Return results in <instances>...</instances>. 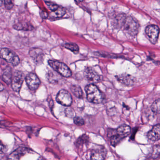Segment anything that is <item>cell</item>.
Listing matches in <instances>:
<instances>
[{
  "instance_id": "1",
  "label": "cell",
  "mask_w": 160,
  "mask_h": 160,
  "mask_svg": "<svg viewBox=\"0 0 160 160\" xmlns=\"http://www.w3.org/2000/svg\"><path fill=\"white\" fill-rule=\"evenodd\" d=\"M87 98L89 102L93 103H100L103 100V95L100 90L94 84H89L85 87Z\"/></svg>"
},
{
  "instance_id": "2",
  "label": "cell",
  "mask_w": 160,
  "mask_h": 160,
  "mask_svg": "<svg viewBox=\"0 0 160 160\" xmlns=\"http://www.w3.org/2000/svg\"><path fill=\"white\" fill-rule=\"evenodd\" d=\"M122 27L125 33L131 36H134L139 32V23L132 17H126Z\"/></svg>"
},
{
  "instance_id": "3",
  "label": "cell",
  "mask_w": 160,
  "mask_h": 160,
  "mask_svg": "<svg viewBox=\"0 0 160 160\" xmlns=\"http://www.w3.org/2000/svg\"><path fill=\"white\" fill-rule=\"evenodd\" d=\"M48 64L56 72L63 77L68 78L72 75V72L69 68L62 62L56 60H49Z\"/></svg>"
},
{
  "instance_id": "4",
  "label": "cell",
  "mask_w": 160,
  "mask_h": 160,
  "mask_svg": "<svg viewBox=\"0 0 160 160\" xmlns=\"http://www.w3.org/2000/svg\"><path fill=\"white\" fill-rule=\"evenodd\" d=\"M0 57L13 66L18 65L20 63L18 56L13 53L10 49L6 48L2 49L0 51Z\"/></svg>"
},
{
  "instance_id": "5",
  "label": "cell",
  "mask_w": 160,
  "mask_h": 160,
  "mask_svg": "<svg viewBox=\"0 0 160 160\" xmlns=\"http://www.w3.org/2000/svg\"><path fill=\"white\" fill-rule=\"evenodd\" d=\"M145 32L150 42L153 44H156L159 35V27L158 25L151 24L146 27Z\"/></svg>"
},
{
  "instance_id": "6",
  "label": "cell",
  "mask_w": 160,
  "mask_h": 160,
  "mask_svg": "<svg viewBox=\"0 0 160 160\" xmlns=\"http://www.w3.org/2000/svg\"><path fill=\"white\" fill-rule=\"evenodd\" d=\"M56 101L63 106H69L72 104V98L68 91L62 89L58 93L56 97Z\"/></svg>"
},
{
  "instance_id": "7",
  "label": "cell",
  "mask_w": 160,
  "mask_h": 160,
  "mask_svg": "<svg viewBox=\"0 0 160 160\" xmlns=\"http://www.w3.org/2000/svg\"><path fill=\"white\" fill-rule=\"evenodd\" d=\"M85 77L88 80L93 83H97L100 81L101 76L99 73L95 70V69L91 67H87L84 72Z\"/></svg>"
},
{
  "instance_id": "8",
  "label": "cell",
  "mask_w": 160,
  "mask_h": 160,
  "mask_svg": "<svg viewBox=\"0 0 160 160\" xmlns=\"http://www.w3.org/2000/svg\"><path fill=\"white\" fill-rule=\"evenodd\" d=\"M25 80L28 87L31 90H36L40 85V80L34 73H29L26 76Z\"/></svg>"
},
{
  "instance_id": "9",
  "label": "cell",
  "mask_w": 160,
  "mask_h": 160,
  "mask_svg": "<svg viewBox=\"0 0 160 160\" xmlns=\"http://www.w3.org/2000/svg\"><path fill=\"white\" fill-rule=\"evenodd\" d=\"M23 80V76L21 72L17 71L15 73L11 81V85L14 91L18 92L20 90Z\"/></svg>"
},
{
  "instance_id": "10",
  "label": "cell",
  "mask_w": 160,
  "mask_h": 160,
  "mask_svg": "<svg viewBox=\"0 0 160 160\" xmlns=\"http://www.w3.org/2000/svg\"><path fill=\"white\" fill-rule=\"evenodd\" d=\"M107 155V151L102 147L93 149L91 153V160H104Z\"/></svg>"
},
{
  "instance_id": "11",
  "label": "cell",
  "mask_w": 160,
  "mask_h": 160,
  "mask_svg": "<svg viewBox=\"0 0 160 160\" xmlns=\"http://www.w3.org/2000/svg\"><path fill=\"white\" fill-rule=\"evenodd\" d=\"M29 54L36 64L39 65L43 62L45 55L43 50L41 49L37 48L31 49L29 52Z\"/></svg>"
},
{
  "instance_id": "12",
  "label": "cell",
  "mask_w": 160,
  "mask_h": 160,
  "mask_svg": "<svg viewBox=\"0 0 160 160\" xmlns=\"http://www.w3.org/2000/svg\"><path fill=\"white\" fill-rule=\"evenodd\" d=\"M116 77L118 81L128 86L133 85L135 83V79L134 77L126 73L120 74Z\"/></svg>"
},
{
  "instance_id": "13",
  "label": "cell",
  "mask_w": 160,
  "mask_h": 160,
  "mask_svg": "<svg viewBox=\"0 0 160 160\" xmlns=\"http://www.w3.org/2000/svg\"><path fill=\"white\" fill-rule=\"evenodd\" d=\"M131 128L127 125H124L120 126L117 129L114 130L113 132L114 134L117 135L122 140L128 136L129 134L131 132Z\"/></svg>"
},
{
  "instance_id": "14",
  "label": "cell",
  "mask_w": 160,
  "mask_h": 160,
  "mask_svg": "<svg viewBox=\"0 0 160 160\" xmlns=\"http://www.w3.org/2000/svg\"><path fill=\"white\" fill-rule=\"evenodd\" d=\"M30 150L26 147H19L16 149L9 156L10 160H19L22 156L29 153Z\"/></svg>"
},
{
  "instance_id": "15",
  "label": "cell",
  "mask_w": 160,
  "mask_h": 160,
  "mask_svg": "<svg viewBox=\"0 0 160 160\" xmlns=\"http://www.w3.org/2000/svg\"><path fill=\"white\" fill-rule=\"evenodd\" d=\"M148 137L150 141L156 142L160 139V124L156 125L148 133Z\"/></svg>"
},
{
  "instance_id": "16",
  "label": "cell",
  "mask_w": 160,
  "mask_h": 160,
  "mask_svg": "<svg viewBox=\"0 0 160 160\" xmlns=\"http://www.w3.org/2000/svg\"><path fill=\"white\" fill-rule=\"evenodd\" d=\"M48 80L52 84H58L62 79V76L56 71H49L47 74Z\"/></svg>"
},
{
  "instance_id": "17",
  "label": "cell",
  "mask_w": 160,
  "mask_h": 160,
  "mask_svg": "<svg viewBox=\"0 0 160 160\" xmlns=\"http://www.w3.org/2000/svg\"><path fill=\"white\" fill-rule=\"evenodd\" d=\"M12 75L11 69L9 67L6 68L4 70L3 73V80L7 84H9L12 81Z\"/></svg>"
},
{
  "instance_id": "18",
  "label": "cell",
  "mask_w": 160,
  "mask_h": 160,
  "mask_svg": "<svg viewBox=\"0 0 160 160\" xmlns=\"http://www.w3.org/2000/svg\"><path fill=\"white\" fill-rule=\"evenodd\" d=\"M70 90L74 95L79 98L82 97L83 92L82 88L78 85H73L70 87Z\"/></svg>"
},
{
  "instance_id": "19",
  "label": "cell",
  "mask_w": 160,
  "mask_h": 160,
  "mask_svg": "<svg viewBox=\"0 0 160 160\" xmlns=\"http://www.w3.org/2000/svg\"><path fill=\"white\" fill-rule=\"evenodd\" d=\"M64 48H66L70 50L71 51L75 53H78L79 51V48L78 45L75 43H66L63 45Z\"/></svg>"
},
{
  "instance_id": "20",
  "label": "cell",
  "mask_w": 160,
  "mask_h": 160,
  "mask_svg": "<svg viewBox=\"0 0 160 160\" xmlns=\"http://www.w3.org/2000/svg\"><path fill=\"white\" fill-rule=\"evenodd\" d=\"M66 13V10L63 7H59V8L53 11V13L51 14V16L52 18H61L64 16Z\"/></svg>"
},
{
  "instance_id": "21",
  "label": "cell",
  "mask_w": 160,
  "mask_h": 160,
  "mask_svg": "<svg viewBox=\"0 0 160 160\" xmlns=\"http://www.w3.org/2000/svg\"><path fill=\"white\" fill-rule=\"evenodd\" d=\"M160 157V145H157L153 147L151 153V157L154 159L158 158Z\"/></svg>"
},
{
  "instance_id": "22",
  "label": "cell",
  "mask_w": 160,
  "mask_h": 160,
  "mask_svg": "<svg viewBox=\"0 0 160 160\" xmlns=\"http://www.w3.org/2000/svg\"><path fill=\"white\" fill-rule=\"evenodd\" d=\"M151 110L155 113H160V99L157 100L152 104Z\"/></svg>"
},
{
  "instance_id": "23",
  "label": "cell",
  "mask_w": 160,
  "mask_h": 160,
  "mask_svg": "<svg viewBox=\"0 0 160 160\" xmlns=\"http://www.w3.org/2000/svg\"><path fill=\"white\" fill-rule=\"evenodd\" d=\"M88 137L86 135H85V134L83 135L82 136L80 137V138L77 140V145L78 146L83 145V144L85 143L88 142Z\"/></svg>"
},
{
  "instance_id": "24",
  "label": "cell",
  "mask_w": 160,
  "mask_h": 160,
  "mask_svg": "<svg viewBox=\"0 0 160 160\" xmlns=\"http://www.w3.org/2000/svg\"><path fill=\"white\" fill-rule=\"evenodd\" d=\"M45 3H46V4L48 6V8L53 12L55 11V10H57L59 8V6L56 4L54 3L50 2H45Z\"/></svg>"
},
{
  "instance_id": "25",
  "label": "cell",
  "mask_w": 160,
  "mask_h": 160,
  "mask_svg": "<svg viewBox=\"0 0 160 160\" xmlns=\"http://www.w3.org/2000/svg\"><path fill=\"white\" fill-rule=\"evenodd\" d=\"M74 123L78 126H82L85 124V121L82 117L76 116L74 118Z\"/></svg>"
},
{
  "instance_id": "26",
  "label": "cell",
  "mask_w": 160,
  "mask_h": 160,
  "mask_svg": "<svg viewBox=\"0 0 160 160\" xmlns=\"http://www.w3.org/2000/svg\"><path fill=\"white\" fill-rule=\"evenodd\" d=\"M4 5L7 9H9V10L12 9L13 6H14V4H13V3H12V1H9V0L5 1Z\"/></svg>"
},
{
  "instance_id": "27",
  "label": "cell",
  "mask_w": 160,
  "mask_h": 160,
  "mask_svg": "<svg viewBox=\"0 0 160 160\" xmlns=\"http://www.w3.org/2000/svg\"><path fill=\"white\" fill-rule=\"evenodd\" d=\"M66 114L68 116H69V117H72V116H73V111L71 109L68 108V109H67L66 110Z\"/></svg>"
},
{
  "instance_id": "28",
  "label": "cell",
  "mask_w": 160,
  "mask_h": 160,
  "mask_svg": "<svg viewBox=\"0 0 160 160\" xmlns=\"http://www.w3.org/2000/svg\"><path fill=\"white\" fill-rule=\"evenodd\" d=\"M5 149V147L2 142L0 141V154H3L4 153Z\"/></svg>"
},
{
  "instance_id": "29",
  "label": "cell",
  "mask_w": 160,
  "mask_h": 160,
  "mask_svg": "<svg viewBox=\"0 0 160 160\" xmlns=\"http://www.w3.org/2000/svg\"><path fill=\"white\" fill-rule=\"evenodd\" d=\"M40 15H41V17L43 18H47L48 16V12L44 11H41Z\"/></svg>"
},
{
  "instance_id": "30",
  "label": "cell",
  "mask_w": 160,
  "mask_h": 160,
  "mask_svg": "<svg viewBox=\"0 0 160 160\" xmlns=\"http://www.w3.org/2000/svg\"><path fill=\"white\" fill-rule=\"evenodd\" d=\"M49 103L50 105L51 108H52V106H53V101L52 100L51 98L50 100L49 101Z\"/></svg>"
},
{
  "instance_id": "31",
  "label": "cell",
  "mask_w": 160,
  "mask_h": 160,
  "mask_svg": "<svg viewBox=\"0 0 160 160\" xmlns=\"http://www.w3.org/2000/svg\"><path fill=\"white\" fill-rule=\"evenodd\" d=\"M4 89V87L3 85L2 84L0 83V91H3Z\"/></svg>"
},
{
  "instance_id": "32",
  "label": "cell",
  "mask_w": 160,
  "mask_h": 160,
  "mask_svg": "<svg viewBox=\"0 0 160 160\" xmlns=\"http://www.w3.org/2000/svg\"><path fill=\"white\" fill-rule=\"evenodd\" d=\"M3 3V1H0V7L2 6V5Z\"/></svg>"
},
{
  "instance_id": "33",
  "label": "cell",
  "mask_w": 160,
  "mask_h": 160,
  "mask_svg": "<svg viewBox=\"0 0 160 160\" xmlns=\"http://www.w3.org/2000/svg\"><path fill=\"white\" fill-rule=\"evenodd\" d=\"M37 160H43V159L41 158H39V159H38Z\"/></svg>"
}]
</instances>
